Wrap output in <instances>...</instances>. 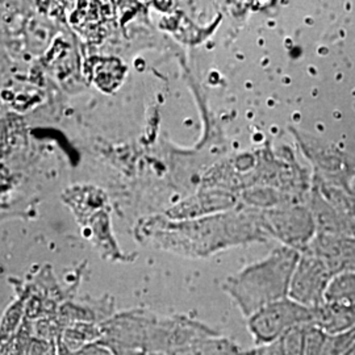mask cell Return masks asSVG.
<instances>
[{"label": "cell", "mask_w": 355, "mask_h": 355, "mask_svg": "<svg viewBox=\"0 0 355 355\" xmlns=\"http://www.w3.org/2000/svg\"><path fill=\"white\" fill-rule=\"evenodd\" d=\"M146 355H179V354H170V353H152V354Z\"/></svg>", "instance_id": "cell-13"}, {"label": "cell", "mask_w": 355, "mask_h": 355, "mask_svg": "<svg viewBox=\"0 0 355 355\" xmlns=\"http://www.w3.org/2000/svg\"><path fill=\"white\" fill-rule=\"evenodd\" d=\"M241 347L228 337L216 333L198 343L189 355H241Z\"/></svg>", "instance_id": "cell-11"}, {"label": "cell", "mask_w": 355, "mask_h": 355, "mask_svg": "<svg viewBox=\"0 0 355 355\" xmlns=\"http://www.w3.org/2000/svg\"><path fill=\"white\" fill-rule=\"evenodd\" d=\"M334 277L329 266L316 254L300 253L288 297L308 308H318L327 303V292Z\"/></svg>", "instance_id": "cell-5"}, {"label": "cell", "mask_w": 355, "mask_h": 355, "mask_svg": "<svg viewBox=\"0 0 355 355\" xmlns=\"http://www.w3.org/2000/svg\"><path fill=\"white\" fill-rule=\"evenodd\" d=\"M313 325L327 334L355 329V303H325L313 308Z\"/></svg>", "instance_id": "cell-8"}, {"label": "cell", "mask_w": 355, "mask_h": 355, "mask_svg": "<svg viewBox=\"0 0 355 355\" xmlns=\"http://www.w3.org/2000/svg\"><path fill=\"white\" fill-rule=\"evenodd\" d=\"M345 355H355V347L354 349H352L349 353H346Z\"/></svg>", "instance_id": "cell-14"}, {"label": "cell", "mask_w": 355, "mask_h": 355, "mask_svg": "<svg viewBox=\"0 0 355 355\" xmlns=\"http://www.w3.org/2000/svg\"><path fill=\"white\" fill-rule=\"evenodd\" d=\"M299 258V252L282 245L266 258L228 278L224 291L248 320L267 305L288 297Z\"/></svg>", "instance_id": "cell-2"}, {"label": "cell", "mask_w": 355, "mask_h": 355, "mask_svg": "<svg viewBox=\"0 0 355 355\" xmlns=\"http://www.w3.org/2000/svg\"><path fill=\"white\" fill-rule=\"evenodd\" d=\"M328 303H355V271L337 274L327 292Z\"/></svg>", "instance_id": "cell-12"}, {"label": "cell", "mask_w": 355, "mask_h": 355, "mask_svg": "<svg viewBox=\"0 0 355 355\" xmlns=\"http://www.w3.org/2000/svg\"><path fill=\"white\" fill-rule=\"evenodd\" d=\"M139 239L154 248L190 258H204L233 246L271 239L265 214L240 212L186 223L141 227Z\"/></svg>", "instance_id": "cell-1"}, {"label": "cell", "mask_w": 355, "mask_h": 355, "mask_svg": "<svg viewBox=\"0 0 355 355\" xmlns=\"http://www.w3.org/2000/svg\"><path fill=\"white\" fill-rule=\"evenodd\" d=\"M305 252L320 257L334 275L345 271H355V237L353 236L318 233Z\"/></svg>", "instance_id": "cell-7"}, {"label": "cell", "mask_w": 355, "mask_h": 355, "mask_svg": "<svg viewBox=\"0 0 355 355\" xmlns=\"http://www.w3.org/2000/svg\"><path fill=\"white\" fill-rule=\"evenodd\" d=\"M102 325L92 322H74L66 327L57 343L58 354L76 353L92 343H101Z\"/></svg>", "instance_id": "cell-9"}, {"label": "cell", "mask_w": 355, "mask_h": 355, "mask_svg": "<svg viewBox=\"0 0 355 355\" xmlns=\"http://www.w3.org/2000/svg\"><path fill=\"white\" fill-rule=\"evenodd\" d=\"M265 220L271 237L299 253L305 252L318 234L312 211L302 207L266 212Z\"/></svg>", "instance_id": "cell-6"}, {"label": "cell", "mask_w": 355, "mask_h": 355, "mask_svg": "<svg viewBox=\"0 0 355 355\" xmlns=\"http://www.w3.org/2000/svg\"><path fill=\"white\" fill-rule=\"evenodd\" d=\"M313 308L287 297L259 309L246 320V327L257 346H266L279 341L297 327L313 325Z\"/></svg>", "instance_id": "cell-4"}, {"label": "cell", "mask_w": 355, "mask_h": 355, "mask_svg": "<svg viewBox=\"0 0 355 355\" xmlns=\"http://www.w3.org/2000/svg\"><path fill=\"white\" fill-rule=\"evenodd\" d=\"M26 297L24 292L19 290V297L12 304L7 308L1 318V343L3 347L8 346L15 340V334L17 333L19 327L23 324V318H26Z\"/></svg>", "instance_id": "cell-10"}, {"label": "cell", "mask_w": 355, "mask_h": 355, "mask_svg": "<svg viewBox=\"0 0 355 355\" xmlns=\"http://www.w3.org/2000/svg\"><path fill=\"white\" fill-rule=\"evenodd\" d=\"M158 316L145 308L116 312L102 324L101 343L112 355L150 354Z\"/></svg>", "instance_id": "cell-3"}]
</instances>
